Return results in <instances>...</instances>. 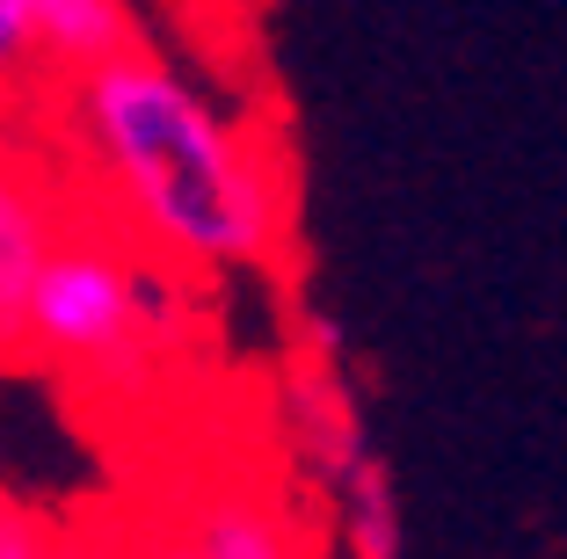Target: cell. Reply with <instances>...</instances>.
Wrapping results in <instances>:
<instances>
[{
    "mask_svg": "<svg viewBox=\"0 0 567 559\" xmlns=\"http://www.w3.org/2000/svg\"><path fill=\"white\" fill-rule=\"evenodd\" d=\"M37 22H44V51L59 81L138 44V0H37Z\"/></svg>",
    "mask_w": 567,
    "mask_h": 559,
    "instance_id": "8992f818",
    "label": "cell"
},
{
    "mask_svg": "<svg viewBox=\"0 0 567 559\" xmlns=\"http://www.w3.org/2000/svg\"><path fill=\"white\" fill-rule=\"evenodd\" d=\"M284 428H291L299 465L328 494L371 458L364 422H357V400H350V385H342V371H334V334L328 328H313V356H306L299 371H291V385H284Z\"/></svg>",
    "mask_w": 567,
    "mask_h": 559,
    "instance_id": "3957f363",
    "label": "cell"
},
{
    "mask_svg": "<svg viewBox=\"0 0 567 559\" xmlns=\"http://www.w3.org/2000/svg\"><path fill=\"white\" fill-rule=\"evenodd\" d=\"M59 232H66V218H59L51 189L30 167L0 161V349L22 342V306H30V283L59 247Z\"/></svg>",
    "mask_w": 567,
    "mask_h": 559,
    "instance_id": "277c9868",
    "label": "cell"
},
{
    "mask_svg": "<svg viewBox=\"0 0 567 559\" xmlns=\"http://www.w3.org/2000/svg\"><path fill=\"white\" fill-rule=\"evenodd\" d=\"M334 524H342L334 538L350 545V552H364V559L401 552V501H393V479H385L379 451L334 487Z\"/></svg>",
    "mask_w": 567,
    "mask_h": 559,
    "instance_id": "52a82bcc",
    "label": "cell"
},
{
    "mask_svg": "<svg viewBox=\"0 0 567 559\" xmlns=\"http://www.w3.org/2000/svg\"><path fill=\"white\" fill-rule=\"evenodd\" d=\"M59 545V530H51L44 509H22L16 494H0V559H37Z\"/></svg>",
    "mask_w": 567,
    "mask_h": 559,
    "instance_id": "9c48e42d",
    "label": "cell"
},
{
    "mask_svg": "<svg viewBox=\"0 0 567 559\" xmlns=\"http://www.w3.org/2000/svg\"><path fill=\"white\" fill-rule=\"evenodd\" d=\"M51 95L95 211L161 269L212 283L291 255L299 182L277 138L146 37Z\"/></svg>",
    "mask_w": 567,
    "mask_h": 559,
    "instance_id": "6da1fadb",
    "label": "cell"
},
{
    "mask_svg": "<svg viewBox=\"0 0 567 559\" xmlns=\"http://www.w3.org/2000/svg\"><path fill=\"white\" fill-rule=\"evenodd\" d=\"M167 283L146 247H132L110 218L66 226L44 255L22 306V342L51 371H73L87 385H138L161 371L167 349Z\"/></svg>",
    "mask_w": 567,
    "mask_h": 559,
    "instance_id": "7a4b0ae2",
    "label": "cell"
},
{
    "mask_svg": "<svg viewBox=\"0 0 567 559\" xmlns=\"http://www.w3.org/2000/svg\"><path fill=\"white\" fill-rule=\"evenodd\" d=\"M51 87H59V73H51L37 0H0V116L22 102H44Z\"/></svg>",
    "mask_w": 567,
    "mask_h": 559,
    "instance_id": "ba28073f",
    "label": "cell"
},
{
    "mask_svg": "<svg viewBox=\"0 0 567 559\" xmlns=\"http://www.w3.org/2000/svg\"><path fill=\"white\" fill-rule=\"evenodd\" d=\"M291 516L277 509V501H262V494H212V501H197L189 509V530H175V545H189V552H212V559H277L291 552Z\"/></svg>",
    "mask_w": 567,
    "mask_h": 559,
    "instance_id": "5b68a950",
    "label": "cell"
},
{
    "mask_svg": "<svg viewBox=\"0 0 567 559\" xmlns=\"http://www.w3.org/2000/svg\"><path fill=\"white\" fill-rule=\"evenodd\" d=\"M161 8H189V0H161Z\"/></svg>",
    "mask_w": 567,
    "mask_h": 559,
    "instance_id": "30bf717a",
    "label": "cell"
}]
</instances>
